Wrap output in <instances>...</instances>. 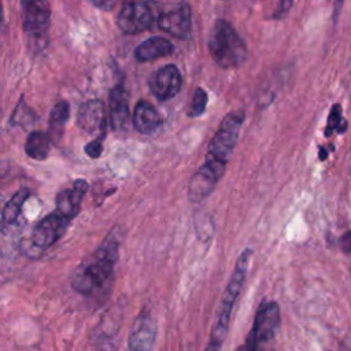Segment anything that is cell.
<instances>
[{
  "mask_svg": "<svg viewBox=\"0 0 351 351\" xmlns=\"http://www.w3.org/2000/svg\"><path fill=\"white\" fill-rule=\"evenodd\" d=\"M158 26L177 38H189L192 27L189 5L186 3H180L171 10L162 12L158 19Z\"/></svg>",
  "mask_w": 351,
  "mask_h": 351,
  "instance_id": "obj_11",
  "label": "cell"
},
{
  "mask_svg": "<svg viewBox=\"0 0 351 351\" xmlns=\"http://www.w3.org/2000/svg\"><path fill=\"white\" fill-rule=\"evenodd\" d=\"M173 44L170 40L165 37H151L141 44H138L134 49V56L138 62H151L158 58H165L173 53Z\"/></svg>",
  "mask_w": 351,
  "mask_h": 351,
  "instance_id": "obj_15",
  "label": "cell"
},
{
  "mask_svg": "<svg viewBox=\"0 0 351 351\" xmlns=\"http://www.w3.org/2000/svg\"><path fill=\"white\" fill-rule=\"evenodd\" d=\"M70 115V107L67 101H58L51 112H49V119H48V137L49 140H53L55 143L59 141V138L63 134L64 125L69 119Z\"/></svg>",
  "mask_w": 351,
  "mask_h": 351,
  "instance_id": "obj_18",
  "label": "cell"
},
{
  "mask_svg": "<svg viewBox=\"0 0 351 351\" xmlns=\"http://www.w3.org/2000/svg\"><path fill=\"white\" fill-rule=\"evenodd\" d=\"M208 51L222 69H236L247 59V47L243 38L225 19L215 21L208 37Z\"/></svg>",
  "mask_w": 351,
  "mask_h": 351,
  "instance_id": "obj_4",
  "label": "cell"
},
{
  "mask_svg": "<svg viewBox=\"0 0 351 351\" xmlns=\"http://www.w3.org/2000/svg\"><path fill=\"white\" fill-rule=\"evenodd\" d=\"M236 351H255V341H254V339H252V336L250 333H248L244 344L237 347Z\"/></svg>",
  "mask_w": 351,
  "mask_h": 351,
  "instance_id": "obj_27",
  "label": "cell"
},
{
  "mask_svg": "<svg viewBox=\"0 0 351 351\" xmlns=\"http://www.w3.org/2000/svg\"><path fill=\"white\" fill-rule=\"evenodd\" d=\"M162 123L160 115L156 108L145 100H140L136 104L133 112V126L143 134L154 133Z\"/></svg>",
  "mask_w": 351,
  "mask_h": 351,
  "instance_id": "obj_14",
  "label": "cell"
},
{
  "mask_svg": "<svg viewBox=\"0 0 351 351\" xmlns=\"http://www.w3.org/2000/svg\"><path fill=\"white\" fill-rule=\"evenodd\" d=\"M71 219L63 217L58 211L45 215L32 230L27 240V248L41 254L51 245H53L66 232Z\"/></svg>",
  "mask_w": 351,
  "mask_h": 351,
  "instance_id": "obj_6",
  "label": "cell"
},
{
  "mask_svg": "<svg viewBox=\"0 0 351 351\" xmlns=\"http://www.w3.org/2000/svg\"><path fill=\"white\" fill-rule=\"evenodd\" d=\"M339 247L344 254H351V230L341 234L339 240Z\"/></svg>",
  "mask_w": 351,
  "mask_h": 351,
  "instance_id": "obj_25",
  "label": "cell"
},
{
  "mask_svg": "<svg viewBox=\"0 0 351 351\" xmlns=\"http://www.w3.org/2000/svg\"><path fill=\"white\" fill-rule=\"evenodd\" d=\"M25 152L34 160H44L49 154V137L41 130L32 132L25 143Z\"/></svg>",
  "mask_w": 351,
  "mask_h": 351,
  "instance_id": "obj_19",
  "label": "cell"
},
{
  "mask_svg": "<svg viewBox=\"0 0 351 351\" xmlns=\"http://www.w3.org/2000/svg\"><path fill=\"white\" fill-rule=\"evenodd\" d=\"M156 333L158 325L152 313L148 308L141 310L130 328L126 351H154Z\"/></svg>",
  "mask_w": 351,
  "mask_h": 351,
  "instance_id": "obj_9",
  "label": "cell"
},
{
  "mask_svg": "<svg viewBox=\"0 0 351 351\" xmlns=\"http://www.w3.org/2000/svg\"><path fill=\"white\" fill-rule=\"evenodd\" d=\"M3 21V7H1V0H0V23Z\"/></svg>",
  "mask_w": 351,
  "mask_h": 351,
  "instance_id": "obj_30",
  "label": "cell"
},
{
  "mask_svg": "<svg viewBox=\"0 0 351 351\" xmlns=\"http://www.w3.org/2000/svg\"><path fill=\"white\" fill-rule=\"evenodd\" d=\"M108 104H110L111 126L114 129H122L129 119L128 97L122 85H117L111 89Z\"/></svg>",
  "mask_w": 351,
  "mask_h": 351,
  "instance_id": "obj_16",
  "label": "cell"
},
{
  "mask_svg": "<svg viewBox=\"0 0 351 351\" xmlns=\"http://www.w3.org/2000/svg\"><path fill=\"white\" fill-rule=\"evenodd\" d=\"M251 255H252V251L250 248H245L239 255V258L234 263L233 273H232L229 282L223 291V295H222V299H221L217 315H215V322L213 325L210 339H208V343H207L204 351H221L223 340L228 335L233 307L236 304V300L241 292V288H243L245 277H247Z\"/></svg>",
  "mask_w": 351,
  "mask_h": 351,
  "instance_id": "obj_2",
  "label": "cell"
},
{
  "mask_svg": "<svg viewBox=\"0 0 351 351\" xmlns=\"http://www.w3.org/2000/svg\"><path fill=\"white\" fill-rule=\"evenodd\" d=\"M347 122L341 117V106L340 104H333L328 117L326 122V129H325V136L329 137L333 132H344L346 130Z\"/></svg>",
  "mask_w": 351,
  "mask_h": 351,
  "instance_id": "obj_22",
  "label": "cell"
},
{
  "mask_svg": "<svg viewBox=\"0 0 351 351\" xmlns=\"http://www.w3.org/2000/svg\"><path fill=\"white\" fill-rule=\"evenodd\" d=\"M29 196H30V191L27 188H22L11 196V199L5 203V206L1 211V225L3 226L11 225L18 219V217L22 211V207Z\"/></svg>",
  "mask_w": 351,
  "mask_h": 351,
  "instance_id": "obj_20",
  "label": "cell"
},
{
  "mask_svg": "<svg viewBox=\"0 0 351 351\" xmlns=\"http://www.w3.org/2000/svg\"><path fill=\"white\" fill-rule=\"evenodd\" d=\"M119 244V229L114 228L104 237L101 244L81 261L70 278L71 288L77 293L90 296L107 284L118 261Z\"/></svg>",
  "mask_w": 351,
  "mask_h": 351,
  "instance_id": "obj_1",
  "label": "cell"
},
{
  "mask_svg": "<svg viewBox=\"0 0 351 351\" xmlns=\"http://www.w3.org/2000/svg\"><path fill=\"white\" fill-rule=\"evenodd\" d=\"M34 121H36L34 112L21 99L19 103L16 104L12 115H11L10 123L11 125H18V126H22V128H29L34 123Z\"/></svg>",
  "mask_w": 351,
  "mask_h": 351,
  "instance_id": "obj_21",
  "label": "cell"
},
{
  "mask_svg": "<svg viewBox=\"0 0 351 351\" xmlns=\"http://www.w3.org/2000/svg\"><path fill=\"white\" fill-rule=\"evenodd\" d=\"M88 1L92 3L96 8L103 11H111L117 4V0H88Z\"/></svg>",
  "mask_w": 351,
  "mask_h": 351,
  "instance_id": "obj_26",
  "label": "cell"
},
{
  "mask_svg": "<svg viewBox=\"0 0 351 351\" xmlns=\"http://www.w3.org/2000/svg\"><path fill=\"white\" fill-rule=\"evenodd\" d=\"M206 106H207V93L204 89L202 88H196L195 93H193V97H192V101L188 107V117H199L202 115L204 111H206Z\"/></svg>",
  "mask_w": 351,
  "mask_h": 351,
  "instance_id": "obj_23",
  "label": "cell"
},
{
  "mask_svg": "<svg viewBox=\"0 0 351 351\" xmlns=\"http://www.w3.org/2000/svg\"><path fill=\"white\" fill-rule=\"evenodd\" d=\"M78 126L90 134H97V138L103 140L106 134L104 107L100 100H89L84 103L77 114Z\"/></svg>",
  "mask_w": 351,
  "mask_h": 351,
  "instance_id": "obj_12",
  "label": "cell"
},
{
  "mask_svg": "<svg viewBox=\"0 0 351 351\" xmlns=\"http://www.w3.org/2000/svg\"><path fill=\"white\" fill-rule=\"evenodd\" d=\"M118 27L125 34H138L152 23V14L145 0H123L117 18Z\"/></svg>",
  "mask_w": 351,
  "mask_h": 351,
  "instance_id": "obj_8",
  "label": "cell"
},
{
  "mask_svg": "<svg viewBox=\"0 0 351 351\" xmlns=\"http://www.w3.org/2000/svg\"><path fill=\"white\" fill-rule=\"evenodd\" d=\"M326 155H328V152L325 151V148H324V147H321V148H319V159H321V160H324V159L326 158Z\"/></svg>",
  "mask_w": 351,
  "mask_h": 351,
  "instance_id": "obj_29",
  "label": "cell"
},
{
  "mask_svg": "<svg viewBox=\"0 0 351 351\" xmlns=\"http://www.w3.org/2000/svg\"><path fill=\"white\" fill-rule=\"evenodd\" d=\"M280 307L273 300H263L255 314L250 335L255 341V351H274V341L280 329Z\"/></svg>",
  "mask_w": 351,
  "mask_h": 351,
  "instance_id": "obj_5",
  "label": "cell"
},
{
  "mask_svg": "<svg viewBox=\"0 0 351 351\" xmlns=\"http://www.w3.org/2000/svg\"><path fill=\"white\" fill-rule=\"evenodd\" d=\"M217 180L203 169H199L191 178L188 185V197L193 203L204 200L215 188Z\"/></svg>",
  "mask_w": 351,
  "mask_h": 351,
  "instance_id": "obj_17",
  "label": "cell"
},
{
  "mask_svg": "<svg viewBox=\"0 0 351 351\" xmlns=\"http://www.w3.org/2000/svg\"><path fill=\"white\" fill-rule=\"evenodd\" d=\"M3 225H1V213H0V228H1Z\"/></svg>",
  "mask_w": 351,
  "mask_h": 351,
  "instance_id": "obj_31",
  "label": "cell"
},
{
  "mask_svg": "<svg viewBox=\"0 0 351 351\" xmlns=\"http://www.w3.org/2000/svg\"><path fill=\"white\" fill-rule=\"evenodd\" d=\"M88 191V182L85 180H75L73 186L64 189L56 195V208L59 214L63 217L73 219L81 207L82 197Z\"/></svg>",
  "mask_w": 351,
  "mask_h": 351,
  "instance_id": "obj_13",
  "label": "cell"
},
{
  "mask_svg": "<svg viewBox=\"0 0 351 351\" xmlns=\"http://www.w3.org/2000/svg\"><path fill=\"white\" fill-rule=\"evenodd\" d=\"M181 88V74L177 66L165 64L159 67L149 80L151 93L159 101H167L173 99Z\"/></svg>",
  "mask_w": 351,
  "mask_h": 351,
  "instance_id": "obj_10",
  "label": "cell"
},
{
  "mask_svg": "<svg viewBox=\"0 0 351 351\" xmlns=\"http://www.w3.org/2000/svg\"><path fill=\"white\" fill-rule=\"evenodd\" d=\"M243 121H244L243 111L239 110V111L229 112L222 119L218 130L215 132L214 137L208 144L206 160L200 167L218 181L225 173L229 158L237 143Z\"/></svg>",
  "mask_w": 351,
  "mask_h": 351,
  "instance_id": "obj_3",
  "label": "cell"
},
{
  "mask_svg": "<svg viewBox=\"0 0 351 351\" xmlns=\"http://www.w3.org/2000/svg\"><path fill=\"white\" fill-rule=\"evenodd\" d=\"M21 16L23 32L32 40L45 37L51 16L48 0H21Z\"/></svg>",
  "mask_w": 351,
  "mask_h": 351,
  "instance_id": "obj_7",
  "label": "cell"
},
{
  "mask_svg": "<svg viewBox=\"0 0 351 351\" xmlns=\"http://www.w3.org/2000/svg\"><path fill=\"white\" fill-rule=\"evenodd\" d=\"M101 141H103V140H100V138H96V140L89 141V143L85 145V154H86L89 158L97 159V158L101 155V152H103Z\"/></svg>",
  "mask_w": 351,
  "mask_h": 351,
  "instance_id": "obj_24",
  "label": "cell"
},
{
  "mask_svg": "<svg viewBox=\"0 0 351 351\" xmlns=\"http://www.w3.org/2000/svg\"><path fill=\"white\" fill-rule=\"evenodd\" d=\"M291 4H292V0H281L278 10L274 12L276 18H280V15L287 14V11L291 8Z\"/></svg>",
  "mask_w": 351,
  "mask_h": 351,
  "instance_id": "obj_28",
  "label": "cell"
}]
</instances>
